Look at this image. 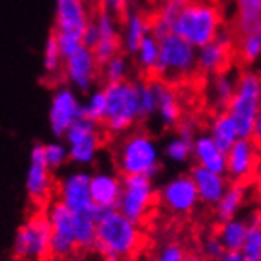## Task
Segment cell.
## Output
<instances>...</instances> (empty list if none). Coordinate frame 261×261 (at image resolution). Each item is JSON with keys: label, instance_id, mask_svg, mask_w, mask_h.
Instances as JSON below:
<instances>
[{"label": "cell", "instance_id": "6da1fadb", "mask_svg": "<svg viewBox=\"0 0 261 261\" xmlns=\"http://www.w3.org/2000/svg\"><path fill=\"white\" fill-rule=\"evenodd\" d=\"M95 252L105 261H133L144 246V233L138 224L123 217L118 209H97Z\"/></svg>", "mask_w": 261, "mask_h": 261}, {"label": "cell", "instance_id": "60d3db41", "mask_svg": "<svg viewBox=\"0 0 261 261\" xmlns=\"http://www.w3.org/2000/svg\"><path fill=\"white\" fill-rule=\"evenodd\" d=\"M224 252H226V250L222 248L220 241L217 239V235H215V233L209 235V237H205V241L201 243V252H200V254L209 261H217L218 257L222 256Z\"/></svg>", "mask_w": 261, "mask_h": 261}, {"label": "cell", "instance_id": "681fc988", "mask_svg": "<svg viewBox=\"0 0 261 261\" xmlns=\"http://www.w3.org/2000/svg\"><path fill=\"white\" fill-rule=\"evenodd\" d=\"M226 2H231V4H237V2H239V0H226Z\"/></svg>", "mask_w": 261, "mask_h": 261}, {"label": "cell", "instance_id": "ee69618b", "mask_svg": "<svg viewBox=\"0 0 261 261\" xmlns=\"http://www.w3.org/2000/svg\"><path fill=\"white\" fill-rule=\"evenodd\" d=\"M217 261H245V257L241 252H224Z\"/></svg>", "mask_w": 261, "mask_h": 261}, {"label": "cell", "instance_id": "4dcf8cb0", "mask_svg": "<svg viewBox=\"0 0 261 261\" xmlns=\"http://www.w3.org/2000/svg\"><path fill=\"white\" fill-rule=\"evenodd\" d=\"M235 81H237V76L231 75L229 69L211 76V101L218 109V112H220V110H226L228 103L231 101V97H233Z\"/></svg>", "mask_w": 261, "mask_h": 261}, {"label": "cell", "instance_id": "5b68a950", "mask_svg": "<svg viewBox=\"0 0 261 261\" xmlns=\"http://www.w3.org/2000/svg\"><path fill=\"white\" fill-rule=\"evenodd\" d=\"M159 60L155 73L151 79L172 82L185 81L192 73H196V49L185 39L175 36V34H166L159 38Z\"/></svg>", "mask_w": 261, "mask_h": 261}, {"label": "cell", "instance_id": "484cf974", "mask_svg": "<svg viewBox=\"0 0 261 261\" xmlns=\"http://www.w3.org/2000/svg\"><path fill=\"white\" fill-rule=\"evenodd\" d=\"M73 228H75V241L79 252L82 254L95 252V229H97L95 207L90 211L73 213Z\"/></svg>", "mask_w": 261, "mask_h": 261}, {"label": "cell", "instance_id": "ab89813d", "mask_svg": "<svg viewBox=\"0 0 261 261\" xmlns=\"http://www.w3.org/2000/svg\"><path fill=\"white\" fill-rule=\"evenodd\" d=\"M185 248L179 243H166L155 252V256L151 257V261H183L185 257Z\"/></svg>", "mask_w": 261, "mask_h": 261}, {"label": "cell", "instance_id": "f35d334b", "mask_svg": "<svg viewBox=\"0 0 261 261\" xmlns=\"http://www.w3.org/2000/svg\"><path fill=\"white\" fill-rule=\"evenodd\" d=\"M43 159L47 166H49L53 172L55 170H60L67 161H69V151H67V146L62 144V142H49V144H43Z\"/></svg>", "mask_w": 261, "mask_h": 261}, {"label": "cell", "instance_id": "30bf717a", "mask_svg": "<svg viewBox=\"0 0 261 261\" xmlns=\"http://www.w3.org/2000/svg\"><path fill=\"white\" fill-rule=\"evenodd\" d=\"M65 146L69 151V161L79 164V166H86L95 161L99 153V147L103 144V136H101V125L86 120L84 116L73 123L64 135Z\"/></svg>", "mask_w": 261, "mask_h": 261}, {"label": "cell", "instance_id": "836d02e7", "mask_svg": "<svg viewBox=\"0 0 261 261\" xmlns=\"http://www.w3.org/2000/svg\"><path fill=\"white\" fill-rule=\"evenodd\" d=\"M241 254L245 261H261V211L252 215Z\"/></svg>", "mask_w": 261, "mask_h": 261}, {"label": "cell", "instance_id": "603a6c76", "mask_svg": "<svg viewBox=\"0 0 261 261\" xmlns=\"http://www.w3.org/2000/svg\"><path fill=\"white\" fill-rule=\"evenodd\" d=\"M192 157L201 168L226 175V151L220 149L209 135L196 136L192 142Z\"/></svg>", "mask_w": 261, "mask_h": 261}, {"label": "cell", "instance_id": "2e32d148", "mask_svg": "<svg viewBox=\"0 0 261 261\" xmlns=\"http://www.w3.org/2000/svg\"><path fill=\"white\" fill-rule=\"evenodd\" d=\"M92 21L97 28V43L92 49L99 67L112 56L121 53V30H120V17L114 13L103 10L99 6L97 10L92 13Z\"/></svg>", "mask_w": 261, "mask_h": 261}, {"label": "cell", "instance_id": "ba28073f", "mask_svg": "<svg viewBox=\"0 0 261 261\" xmlns=\"http://www.w3.org/2000/svg\"><path fill=\"white\" fill-rule=\"evenodd\" d=\"M157 205V189L151 177L146 175H129L123 177L121 196L118 201V211L133 220L135 224H144Z\"/></svg>", "mask_w": 261, "mask_h": 261}, {"label": "cell", "instance_id": "ac0fdd59", "mask_svg": "<svg viewBox=\"0 0 261 261\" xmlns=\"http://www.w3.org/2000/svg\"><path fill=\"white\" fill-rule=\"evenodd\" d=\"M55 200L64 203L73 213H82L93 209L92 196H90V174L82 172V170L67 174L56 185Z\"/></svg>", "mask_w": 261, "mask_h": 261}, {"label": "cell", "instance_id": "4fadbf2b", "mask_svg": "<svg viewBox=\"0 0 261 261\" xmlns=\"http://www.w3.org/2000/svg\"><path fill=\"white\" fill-rule=\"evenodd\" d=\"M62 79L69 84L75 92L88 93L92 92L93 84L101 79V67H99L92 49L82 47L64 60L62 67Z\"/></svg>", "mask_w": 261, "mask_h": 261}, {"label": "cell", "instance_id": "7bdbcfd3", "mask_svg": "<svg viewBox=\"0 0 261 261\" xmlns=\"http://www.w3.org/2000/svg\"><path fill=\"white\" fill-rule=\"evenodd\" d=\"M250 138L254 140V144L259 147V151H261V109H259V112H257V116H256V121H254V130H252Z\"/></svg>", "mask_w": 261, "mask_h": 261}, {"label": "cell", "instance_id": "8fae6325", "mask_svg": "<svg viewBox=\"0 0 261 261\" xmlns=\"http://www.w3.org/2000/svg\"><path fill=\"white\" fill-rule=\"evenodd\" d=\"M261 170V151L252 138H239L226 151V179L248 185Z\"/></svg>", "mask_w": 261, "mask_h": 261}, {"label": "cell", "instance_id": "ffe728a7", "mask_svg": "<svg viewBox=\"0 0 261 261\" xmlns=\"http://www.w3.org/2000/svg\"><path fill=\"white\" fill-rule=\"evenodd\" d=\"M123 177L116 172H95L90 174V196L97 209H116L121 196Z\"/></svg>", "mask_w": 261, "mask_h": 261}, {"label": "cell", "instance_id": "8d00e7d4", "mask_svg": "<svg viewBox=\"0 0 261 261\" xmlns=\"http://www.w3.org/2000/svg\"><path fill=\"white\" fill-rule=\"evenodd\" d=\"M192 142H194V136L177 133L174 138L168 140V144L164 147V153L170 161L183 164L192 157Z\"/></svg>", "mask_w": 261, "mask_h": 261}, {"label": "cell", "instance_id": "d6986e66", "mask_svg": "<svg viewBox=\"0 0 261 261\" xmlns=\"http://www.w3.org/2000/svg\"><path fill=\"white\" fill-rule=\"evenodd\" d=\"M92 21L90 8L84 0H56L55 30L56 34H67L81 38Z\"/></svg>", "mask_w": 261, "mask_h": 261}, {"label": "cell", "instance_id": "8992f818", "mask_svg": "<svg viewBox=\"0 0 261 261\" xmlns=\"http://www.w3.org/2000/svg\"><path fill=\"white\" fill-rule=\"evenodd\" d=\"M107 114L101 129L109 135H125L138 123V95L136 82L125 81L105 84Z\"/></svg>", "mask_w": 261, "mask_h": 261}, {"label": "cell", "instance_id": "3957f363", "mask_svg": "<svg viewBox=\"0 0 261 261\" xmlns=\"http://www.w3.org/2000/svg\"><path fill=\"white\" fill-rule=\"evenodd\" d=\"M222 30V11L218 4H187L172 24V34L183 38L194 49L211 43Z\"/></svg>", "mask_w": 261, "mask_h": 261}, {"label": "cell", "instance_id": "9c48e42d", "mask_svg": "<svg viewBox=\"0 0 261 261\" xmlns=\"http://www.w3.org/2000/svg\"><path fill=\"white\" fill-rule=\"evenodd\" d=\"M50 226V259L67 261L79 254L73 228V211L58 200H50L45 209Z\"/></svg>", "mask_w": 261, "mask_h": 261}, {"label": "cell", "instance_id": "9a60e30c", "mask_svg": "<svg viewBox=\"0 0 261 261\" xmlns=\"http://www.w3.org/2000/svg\"><path fill=\"white\" fill-rule=\"evenodd\" d=\"M82 118V103L71 86L56 88L49 107V127L56 138H64L73 123Z\"/></svg>", "mask_w": 261, "mask_h": 261}, {"label": "cell", "instance_id": "d6a6232c", "mask_svg": "<svg viewBox=\"0 0 261 261\" xmlns=\"http://www.w3.org/2000/svg\"><path fill=\"white\" fill-rule=\"evenodd\" d=\"M235 55L243 65H252L261 56V32H252L233 38Z\"/></svg>", "mask_w": 261, "mask_h": 261}, {"label": "cell", "instance_id": "277c9868", "mask_svg": "<svg viewBox=\"0 0 261 261\" xmlns=\"http://www.w3.org/2000/svg\"><path fill=\"white\" fill-rule=\"evenodd\" d=\"M261 109V73L245 69L237 75L235 92L226 107L237 127L239 138H250L254 130V121Z\"/></svg>", "mask_w": 261, "mask_h": 261}, {"label": "cell", "instance_id": "e0dca14e", "mask_svg": "<svg viewBox=\"0 0 261 261\" xmlns=\"http://www.w3.org/2000/svg\"><path fill=\"white\" fill-rule=\"evenodd\" d=\"M24 189L34 203H47L53 198L55 181H53V170L47 166L43 159V144H36L30 151Z\"/></svg>", "mask_w": 261, "mask_h": 261}, {"label": "cell", "instance_id": "bcb514c9", "mask_svg": "<svg viewBox=\"0 0 261 261\" xmlns=\"http://www.w3.org/2000/svg\"><path fill=\"white\" fill-rule=\"evenodd\" d=\"M81 261H105V259L101 256H99L97 252H90V254H86V256L82 257Z\"/></svg>", "mask_w": 261, "mask_h": 261}, {"label": "cell", "instance_id": "b9f144b4", "mask_svg": "<svg viewBox=\"0 0 261 261\" xmlns=\"http://www.w3.org/2000/svg\"><path fill=\"white\" fill-rule=\"evenodd\" d=\"M127 2L129 0H99V6L110 13H114L116 17H120L121 21V17L127 13Z\"/></svg>", "mask_w": 261, "mask_h": 261}, {"label": "cell", "instance_id": "83f0119b", "mask_svg": "<svg viewBox=\"0 0 261 261\" xmlns=\"http://www.w3.org/2000/svg\"><path fill=\"white\" fill-rule=\"evenodd\" d=\"M246 229H248V222L235 217L231 220L220 222L215 235L226 252H241L246 239Z\"/></svg>", "mask_w": 261, "mask_h": 261}, {"label": "cell", "instance_id": "f6af8a7d", "mask_svg": "<svg viewBox=\"0 0 261 261\" xmlns=\"http://www.w3.org/2000/svg\"><path fill=\"white\" fill-rule=\"evenodd\" d=\"M183 261H209V259H205L200 252H187L185 257H183Z\"/></svg>", "mask_w": 261, "mask_h": 261}, {"label": "cell", "instance_id": "f1b7e54d", "mask_svg": "<svg viewBox=\"0 0 261 261\" xmlns=\"http://www.w3.org/2000/svg\"><path fill=\"white\" fill-rule=\"evenodd\" d=\"M209 136H211L213 142H215L220 149H224V151H228L229 147L239 140L235 121L231 120V116H229L226 110L217 112V116L213 118L211 125H209Z\"/></svg>", "mask_w": 261, "mask_h": 261}, {"label": "cell", "instance_id": "4316f807", "mask_svg": "<svg viewBox=\"0 0 261 261\" xmlns=\"http://www.w3.org/2000/svg\"><path fill=\"white\" fill-rule=\"evenodd\" d=\"M246 200V185L239 183H229L228 189L220 196V200L215 203V217L224 222V220H231L239 215Z\"/></svg>", "mask_w": 261, "mask_h": 261}, {"label": "cell", "instance_id": "c3c4849f", "mask_svg": "<svg viewBox=\"0 0 261 261\" xmlns=\"http://www.w3.org/2000/svg\"><path fill=\"white\" fill-rule=\"evenodd\" d=\"M257 192H259V198H261V170H259V175H257Z\"/></svg>", "mask_w": 261, "mask_h": 261}, {"label": "cell", "instance_id": "7a4b0ae2", "mask_svg": "<svg viewBox=\"0 0 261 261\" xmlns=\"http://www.w3.org/2000/svg\"><path fill=\"white\" fill-rule=\"evenodd\" d=\"M116 166L121 177L146 175L155 177L161 170L157 142L146 129H130L116 149Z\"/></svg>", "mask_w": 261, "mask_h": 261}, {"label": "cell", "instance_id": "f546056e", "mask_svg": "<svg viewBox=\"0 0 261 261\" xmlns=\"http://www.w3.org/2000/svg\"><path fill=\"white\" fill-rule=\"evenodd\" d=\"M133 56H135V64L138 67V71H140L142 79H151L159 60L157 38L151 36V34H147L146 38L140 41L138 49H136V53Z\"/></svg>", "mask_w": 261, "mask_h": 261}, {"label": "cell", "instance_id": "d590c367", "mask_svg": "<svg viewBox=\"0 0 261 261\" xmlns=\"http://www.w3.org/2000/svg\"><path fill=\"white\" fill-rule=\"evenodd\" d=\"M105 114H107V95H105V88H97L88 92L86 103H82V116L86 120L103 125Z\"/></svg>", "mask_w": 261, "mask_h": 261}, {"label": "cell", "instance_id": "52a82bcc", "mask_svg": "<svg viewBox=\"0 0 261 261\" xmlns=\"http://www.w3.org/2000/svg\"><path fill=\"white\" fill-rule=\"evenodd\" d=\"M13 257L17 261H47L50 259V226L45 209L34 215L19 226L13 246Z\"/></svg>", "mask_w": 261, "mask_h": 261}, {"label": "cell", "instance_id": "7402d4cb", "mask_svg": "<svg viewBox=\"0 0 261 261\" xmlns=\"http://www.w3.org/2000/svg\"><path fill=\"white\" fill-rule=\"evenodd\" d=\"M155 84V93H157V116L159 121L164 129H175L183 120V112H181V103L175 90L170 86L168 82L151 79Z\"/></svg>", "mask_w": 261, "mask_h": 261}, {"label": "cell", "instance_id": "d4e9b609", "mask_svg": "<svg viewBox=\"0 0 261 261\" xmlns=\"http://www.w3.org/2000/svg\"><path fill=\"white\" fill-rule=\"evenodd\" d=\"M233 17V38L245 34L261 32V0H239L235 4Z\"/></svg>", "mask_w": 261, "mask_h": 261}, {"label": "cell", "instance_id": "7c38bea8", "mask_svg": "<svg viewBox=\"0 0 261 261\" xmlns=\"http://www.w3.org/2000/svg\"><path fill=\"white\" fill-rule=\"evenodd\" d=\"M200 203L194 181L189 174L175 175L157 191V205L174 217H189Z\"/></svg>", "mask_w": 261, "mask_h": 261}, {"label": "cell", "instance_id": "e575fe53", "mask_svg": "<svg viewBox=\"0 0 261 261\" xmlns=\"http://www.w3.org/2000/svg\"><path fill=\"white\" fill-rule=\"evenodd\" d=\"M101 79L105 84H118L129 81V55L123 50L101 65Z\"/></svg>", "mask_w": 261, "mask_h": 261}, {"label": "cell", "instance_id": "cb8c5ba5", "mask_svg": "<svg viewBox=\"0 0 261 261\" xmlns=\"http://www.w3.org/2000/svg\"><path fill=\"white\" fill-rule=\"evenodd\" d=\"M149 34V17L140 11H129L121 17V49L125 55H135L138 45Z\"/></svg>", "mask_w": 261, "mask_h": 261}, {"label": "cell", "instance_id": "1f68e13d", "mask_svg": "<svg viewBox=\"0 0 261 261\" xmlns=\"http://www.w3.org/2000/svg\"><path fill=\"white\" fill-rule=\"evenodd\" d=\"M138 95V123H144L157 114V93L151 79H136Z\"/></svg>", "mask_w": 261, "mask_h": 261}, {"label": "cell", "instance_id": "74e56055", "mask_svg": "<svg viewBox=\"0 0 261 261\" xmlns=\"http://www.w3.org/2000/svg\"><path fill=\"white\" fill-rule=\"evenodd\" d=\"M62 67H64V56H62L60 47L56 43V38L50 34L45 41L43 49V69L50 76H62Z\"/></svg>", "mask_w": 261, "mask_h": 261}, {"label": "cell", "instance_id": "7dc6e473", "mask_svg": "<svg viewBox=\"0 0 261 261\" xmlns=\"http://www.w3.org/2000/svg\"><path fill=\"white\" fill-rule=\"evenodd\" d=\"M187 4H218V0H185Z\"/></svg>", "mask_w": 261, "mask_h": 261}, {"label": "cell", "instance_id": "5bb4252c", "mask_svg": "<svg viewBox=\"0 0 261 261\" xmlns=\"http://www.w3.org/2000/svg\"><path fill=\"white\" fill-rule=\"evenodd\" d=\"M235 56V43L231 32H220L211 43L196 49V71L200 75L213 76L229 69Z\"/></svg>", "mask_w": 261, "mask_h": 261}, {"label": "cell", "instance_id": "44dd1931", "mask_svg": "<svg viewBox=\"0 0 261 261\" xmlns=\"http://www.w3.org/2000/svg\"><path fill=\"white\" fill-rule=\"evenodd\" d=\"M194 181V187L198 191V198H200L201 203L205 205L215 207L220 196L224 194V191L228 189L229 181L226 179V175L222 174H215L211 170H205L194 164L191 168V174H189Z\"/></svg>", "mask_w": 261, "mask_h": 261}]
</instances>
